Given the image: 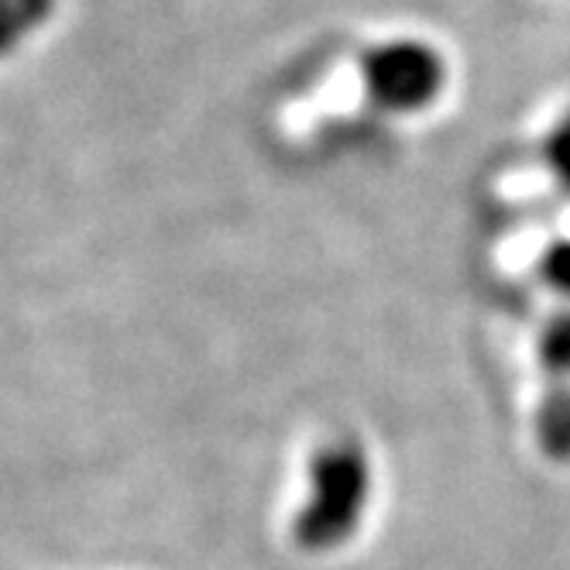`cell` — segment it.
I'll return each instance as SVG.
<instances>
[{"instance_id": "obj_1", "label": "cell", "mask_w": 570, "mask_h": 570, "mask_svg": "<svg viewBox=\"0 0 570 570\" xmlns=\"http://www.w3.org/2000/svg\"><path fill=\"white\" fill-rule=\"evenodd\" d=\"M372 505V461L351 436L323 443L309 461V488L293 519L303 553L344 550Z\"/></svg>"}, {"instance_id": "obj_2", "label": "cell", "mask_w": 570, "mask_h": 570, "mask_svg": "<svg viewBox=\"0 0 570 570\" xmlns=\"http://www.w3.org/2000/svg\"><path fill=\"white\" fill-rule=\"evenodd\" d=\"M372 97L389 110H420L443 87V62L430 46L392 42L364 59Z\"/></svg>"}, {"instance_id": "obj_3", "label": "cell", "mask_w": 570, "mask_h": 570, "mask_svg": "<svg viewBox=\"0 0 570 570\" xmlns=\"http://www.w3.org/2000/svg\"><path fill=\"white\" fill-rule=\"evenodd\" d=\"M537 440L550 461L557 464L570 461V385L543 389L540 413H537Z\"/></svg>"}, {"instance_id": "obj_4", "label": "cell", "mask_w": 570, "mask_h": 570, "mask_svg": "<svg viewBox=\"0 0 570 570\" xmlns=\"http://www.w3.org/2000/svg\"><path fill=\"white\" fill-rule=\"evenodd\" d=\"M56 11V0H0V56L14 52L24 38L42 28Z\"/></svg>"}, {"instance_id": "obj_5", "label": "cell", "mask_w": 570, "mask_h": 570, "mask_svg": "<svg viewBox=\"0 0 570 570\" xmlns=\"http://www.w3.org/2000/svg\"><path fill=\"white\" fill-rule=\"evenodd\" d=\"M540 361L547 385H570V306L547 320L540 334Z\"/></svg>"}, {"instance_id": "obj_6", "label": "cell", "mask_w": 570, "mask_h": 570, "mask_svg": "<svg viewBox=\"0 0 570 570\" xmlns=\"http://www.w3.org/2000/svg\"><path fill=\"white\" fill-rule=\"evenodd\" d=\"M543 278L550 282V289L570 299V240H557L547 248L543 262H540Z\"/></svg>"}, {"instance_id": "obj_7", "label": "cell", "mask_w": 570, "mask_h": 570, "mask_svg": "<svg viewBox=\"0 0 570 570\" xmlns=\"http://www.w3.org/2000/svg\"><path fill=\"white\" fill-rule=\"evenodd\" d=\"M547 161H550L557 183L570 193V114L553 128V135L547 141Z\"/></svg>"}]
</instances>
